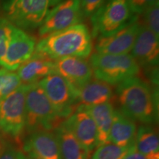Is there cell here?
<instances>
[{
	"mask_svg": "<svg viewBox=\"0 0 159 159\" xmlns=\"http://www.w3.org/2000/svg\"><path fill=\"white\" fill-rule=\"evenodd\" d=\"M91 51V34L88 27L80 23L43 37L36 43L33 55L51 61L67 57L85 59Z\"/></svg>",
	"mask_w": 159,
	"mask_h": 159,
	"instance_id": "6da1fadb",
	"label": "cell"
},
{
	"mask_svg": "<svg viewBox=\"0 0 159 159\" xmlns=\"http://www.w3.org/2000/svg\"><path fill=\"white\" fill-rule=\"evenodd\" d=\"M23 149L42 159H61L56 136L52 131L38 130L30 134Z\"/></svg>",
	"mask_w": 159,
	"mask_h": 159,
	"instance_id": "9a60e30c",
	"label": "cell"
},
{
	"mask_svg": "<svg viewBox=\"0 0 159 159\" xmlns=\"http://www.w3.org/2000/svg\"><path fill=\"white\" fill-rule=\"evenodd\" d=\"M144 27L159 37V2L148 7L141 14Z\"/></svg>",
	"mask_w": 159,
	"mask_h": 159,
	"instance_id": "cb8c5ba5",
	"label": "cell"
},
{
	"mask_svg": "<svg viewBox=\"0 0 159 159\" xmlns=\"http://www.w3.org/2000/svg\"><path fill=\"white\" fill-rule=\"evenodd\" d=\"M77 106H94L110 102L114 96L111 85L96 80H91L76 90Z\"/></svg>",
	"mask_w": 159,
	"mask_h": 159,
	"instance_id": "e0dca14e",
	"label": "cell"
},
{
	"mask_svg": "<svg viewBox=\"0 0 159 159\" xmlns=\"http://www.w3.org/2000/svg\"><path fill=\"white\" fill-rule=\"evenodd\" d=\"M25 155L28 159H42L32 152H25Z\"/></svg>",
	"mask_w": 159,
	"mask_h": 159,
	"instance_id": "f546056e",
	"label": "cell"
},
{
	"mask_svg": "<svg viewBox=\"0 0 159 159\" xmlns=\"http://www.w3.org/2000/svg\"><path fill=\"white\" fill-rule=\"evenodd\" d=\"M133 147L142 154L159 157V139L156 129L149 125L139 127Z\"/></svg>",
	"mask_w": 159,
	"mask_h": 159,
	"instance_id": "44dd1931",
	"label": "cell"
},
{
	"mask_svg": "<svg viewBox=\"0 0 159 159\" xmlns=\"http://www.w3.org/2000/svg\"><path fill=\"white\" fill-rule=\"evenodd\" d=\"M17 70L18 76L24 84L38 83L48 75L55 73L54 61L34 55Z\"/></svg>",
	"mask_w": 159,
	"mask_h": 159,
	"instance_id": "d6986e66",
	"label": "cell"
},
{
	"mask_svg": "<svg viewBox=\"0 0 159 159\" xmlns=\"http://www.w3.org/2000/svg\"><path fill=\"white\" fill-rule=\"evenodd\" d=\"M36 43L34 37L14 26L5 54L0 59V66L12 71L17 70L31 58Z\"/></svg>",
	"mask_w": 159,
	"mask_h": 159,
	"instance_id": "30bf717a",
	"label": "cell"
},
{
	"mask_svg": "<svg viewBox=\"0 0 159 159\" xmlns=\"http://www.w3.org/2000/svg\"><path fill=\"white\" fill-rule=\"evenodd\" d=\"M16 159H28L27 156H26L25 152L21 150H18L17 155H16Z\"/></svg>",
	"mask_w": 159,
	"mask_h": 159,
	"instance_id": "4dcf8cb0",
	"label": "cell"
},
{
	"mask_svg": "<svg viewBox=\"0 0 159 159\" xmlns=\"http://www.w3.org/2000/svg\"><path fill=\"white\" fill-rule=\"evenodd\" d=\"M141 22L137 16L128 25L106 36H98L95 44L97 53L109 55H126L130 52L138 34Z\"/></svg>",
	"mask_w": 159,
	"mask_h": 159,
	"instance_id": "8fae6325",
	"label": "cell"
},
{
	"mask_svg": "<svg viewBox=\"0 0 159 159\" xmlns=\"http://www.w3.org/2000/svg\"><path fill=\"white\" fill-rule=\"evenodd\" d=\"M25 130L30 134L38 130L51 131L61 122L39 83L29 84L25 97Z\"/></svg>",
	"mask_w": 159,
	"mask_h": 159,
	"instance_id": "3957f363",
	"label": "cell"
},
{
	"mask_svg": "<svg viewBox=\"0 0 159 159\" xmlns=\"http://www.w3.org/2000/svg\"><path fill=\"white\" fill-rule=\"evenodd\" d=\"M136 125L133 119L114 110L108 142L121 148H129L134 142L136 134Z\"/></svg>",
	"mask_w": 159,
	"mask_h": 159,
	"instance_id": "ac0fdd59",
	"label": "cell"
},
{
	"mask_svg": "<svg viewBox=\"0 0 159 159\" xmlns=\"http://www.w3.org/2000/svg\"><path fill=\"white\" fill-rule=\"evenodd\" d=\"M106 0H80L83 17L91 18L103 5Z\"/></svg>",
	"mask_w": 159,
	"mask_h": 159,
	"instance_id": "484cf974",
	"label": "cell"
},
{
	"mask_svg": "<svg viewBox=\"0 0 159 159\" xmlns=\"http://www.w3.org/2000/svg\"><path fill=\"white\" fill-rule=\"evenodd\" d=\"M38 83L60 119H66L73 114L77 107L76 89L66 80L54 73Z\"/></svg>",
	"mask_w": 159,
	"mask_h": 159,
	"instance_id": "ba28073f",
	"label": "cell"
},
{
	"mask_svg": "<svg viewBox=\"0 0 159 159\" xmlns=\"http://www.w3.org/2000/svg\"><path fill=\"white\" fill-rule=\"evenodd\" d=\"M124 159H159V157L146 156V155L142 154L135 150L134 147H130L128 153L125 157Z\"/></svg>",
	"mask_w": 159,
	"mask_h": 159,
	"instance_id": "f1b7e54d",
	"label": "cell"
},
{
	"mask_svg": "<svg viewBox=\"0 0 159 159\" xmlns=\"http://www.w3.org/2000/svg\"><path fill=\"white\" fill-rule=\"evenodd\" d=\"M18 150L7 141L2 140V147L0 151V159H16Z\"/></svg>",
	"mask_w": 159,
	"mask_h": 159,
	"instance_id": "83f0119b",
	"label": "cell"
},
{
	"mask_svg": "<svg viewBox=\"0 0 159 159\" xmlns=\"http://www.w3.org/2000/svg\"><path fill=\"white\" fill-rule=\"evenodd\" d=\"M29 84L22 83L0 101V133L19 142L25 130V97Z\"/></svg>",
	"mask_w": 159,
	"mask_h": 159,
	"instance_id": "8992f818",
	"label": "cell"
},
{
	"mask_svg": "<svg viewBox=\"0 0 159 159\" xmlns=\"http://www.w3.org/2000/svg\"><path fill=\"white\" fill-rule=\"evenodd\" d=\"M116 92L125 116L145 125L158 122V90H152L144 80L137 76L125 80L117 85Z\"/></svg>",
	"mask_w": 159,
	"mask_h": 159,
	"instance_id": "7a4b0ae2",
	"label": "cell"
},
{
	"mask_svg": "<svg viewBox=\"0 0 159 159\" xmlns=\"http://www.w3.org/2000/svg\"><path fill=\"white\" fill-rule=\"evenodd\" d=\"M130 52L139 66L148 69H158L159 37L141 24Z\"/></svg>",
	"mask_w": 159,
	"mask_h": 159,
	"instance_id": "7c38bea8",
	"label": "cell"
},
{
	"mask_svg": "<svg viewBox=\"0 0 159 159\" xmlns=\"http://www.w3.org/2000/svg\"><path fill=\"white\" fill-rule=\"evenodd\" d=\"M80 0H63L53 7L41 27L39 34L41 37L66 29L80 24L83 19Z\"/></svg>",
	"mask_w": 159,
	"mask_h": 159,
	"instance_id": "9c48e42d",
	"label": "cell"
},
{
	"mask_svg": "<svg viewBox=\"0 0 159 159\" xmlns=\"http://www.w3.org/2000/svg\"><path fill=\"white\" fill-rule=\"evenodd\" d=\"M90 65L95 78L111 85H118L140 72V66L130 54L96 52L91 56Z\"/></svg>",
	"mask_w": 159,
	"mask_h": 159,
	"instance_id": "277c9868",
	"label": "cell"
},
{
	"mask_svg": "<svg viewBox=\"0 0 159 159\" xmlns=\"http://www.w3.org/2000/svg\"><path fill=\"white\" fill-rule=\"evenodd\" d=\"M61 159H89V153L80 143L66 119L54 129Z\"/></svg>",
	"mask_w": 159,
	"mask_h": 159,
	"instance_id": "2e32d148",
	"label": "cell"
},
{
	"mask_svg": "<svg viewBox=\"0 0 159 159\" xmlns=\"http://www.w3.org/2000/svg\"><path fill=\"white\" fill-rule=\"evenodd\" d=\"M2 147V139H0V151H1Z\"/></svg>",
	"mask_w": 159,
	"mask_h": 159,
	"instance_id": "1f68e13d",
	"label": "cell"
},
{
	"mask_svg": "<svg viewBox=\"0 0 159 159\" xmlns=\"http://www.w3.org/2000/svg\"><path fill=\"white\" fill-rule=\"evenodd\" d=\"M63 0H5L6 19L18 28L33 30L40 27L49 12Z\"/></svg>",
	"mask_w": 159,
	"mask_h": 159,
	"instance_id": "5b68a950",
	"label": "cell"
},
{
	"mask_svg": "<svg viewBox=\"0 0 159 159\" xmlns=\"http://www.w3.org/2000/svg\"><path fill=\"white\" fill-rule=\"evenodd\" d=\"M54 63L55 73L66 80L76 90L92 78L91 65L85 58L67 57L54 61Z\"/></svg>",
	"mask_w": 159,
	"mask_h": 159,
	"instance_id": "5bb4252c",
	"label": "cell"
},
{
	"mask_svg": "<svg viewBox=\"0 0 159 159\" xmlns=\"http://www.w3.org/2000/svg\"><path fill=\"white\" fill-rule=\"evenodd\" d=\"M22 84L17 73L2 67L0 69V101Z\"/></svg>",
	"mask_w": 159,
	"mask_h": 159,
	"instance_id": "7402d4cb",
	"label": "cell"
},
{
	"mask_svg": "<svg viewBox=\"0 0 159 159\" xmlns=\"http://www.w3.org/2000/svg\"><path fill=\"white\" fill-rule=\"evenodd\" d=\"M134 15H141L150 6L158 2V0H127Z\"/></svg>",
	"mask_w": 159,
	"mask_h": 159,
	"instance_id": "4316f807",
	"label": "cell"
},
{
	"mask_svg": "<svg viewBox=\"0 0 159 159\" xmlns=\"http://www.w3.org/2000/svg\"><path fill=\"white\" fill-rule=\"evenodd\" d=\"M84 108L94 119L97 126L98 134V147L109 143V134L115 110L114 105L108 102Z\"/></svg>",
	"mask_w": 159,
	"mask_h": 159,
	"instance_id": "ffe728a7",
	"label": "cell"
},
{
	"mask_svg": "<svg viewBox=\"0 0 159 159\" xmlns=\"http://www.w3.org/2000/svg\"><path fill=\"white\" fill-rule=\"evenodd\" d=\"M135 16L127 0H106L91 17V34L94 37L113 34L128 25Z\"/></svg>",
	"mask_w": 159,
	"mask_h": 159,
	"instance_id": "52a82bcc",
	"label": "cell"
},
{
	"mask_svg": "<svg viewBox=\"0 0 159 159\" xmlns=\"http://www.w3.org/2000/svg\"><path fill=\"white\" fill-rule=\"evenodd\" d=\"M75 136L90 154L98 147V134L95 122L83 106L78 105L73 114L66 119Z\"/></svg>",
	"mask_w": 159,
	"mask_h": 159,
	"instance_id": "4fadbf2b",
	"label": "cell"
},
{
	"mask_svg": "<svg viewBox=\"0 0 159 159\" xmlns=\"http://www.w3.org/2000/svg\"><path fill=\"white\" fill-rule=\"evenodd\" d=\"M130 148H121L109 142L99 146L93 152L91 159H124Z\"/></svg>",
	"mask_w": 159,
	"mask_h": 159,
	"instance_id": "603a6c76",
	"label": "cell"
},
{
	"mask_svg": "<svg viewBox=\"0 0 159 159\" xmlns=\"http://www.w3.org/2000/svg\"><path fill=\"white\" fill-rule=\"evenodd\" d=\"M14 25L6 18H0V59L5 54L11 41L12 31Z\"/></svg>",
	"mask_w": 159,
	"mask_h": 159,
	"instance_id": "d4e9b609",
	"label": "cell"
}]
</instances>
